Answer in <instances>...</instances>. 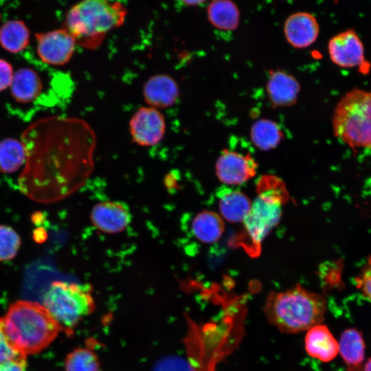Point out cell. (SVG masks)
Returning <instances> with one entry per match:
<instances>
[{
	"label": "cell",
	"instance_id": "obj_9",
	"mask_svg": "<svg viewBox=\"0 0 371 371\" xmlns=\"http://www.w3.org/2000/svg\"><path fill=\"white\" fill-rule=\"evenodd\" d=\"M37 53L45 63L61 66L72 58L76 42L64 27L35 34Z\"/></svg>",
	"mask_w": 371,
	"mask_h": 371
},
{
	"label": "cell",
	"instance_id": "obj_8",
	"mask_svg": "<svg viewBox=\"0 0 371 371\" xmlns=\"http://www.w3.org/2000/svg\"><path fill=\"white\" fill-rule=\"evenodd\" d=\"M129 133L133 142L144 146H154L164 137L166 124L159 109L147 106L139 108L129 121Z\"/></svg>",
	"mask_w": 371,
	"mask_h": 371
},
{
	"label": "cell",
	"instance_id": "obj_27",
	"mask_svg": "<svg viewBox=\"0 0 371 371\" xmlns=\"http://www.w3.org/2000/svg\"><path fill=\"white\" fill-rule=\"evenodd\" d=\"M153 371H197L186 359L175 356L164 357L154 366Z\"/></svg>",
	"mask_w": 371,
	"mask_h": 371
},
{
	"label": "cell",
	"instance_id": "obj_3",
	"mask_svg": "<svg viewBox=\"0 0 371 371\" xmlns=\"http://www.w3.org/2000/svg\"><path fill=\"white\" fill-rule=\"evenodd\" d=\"M322 295L300 286L282 292H271L264 305L268 322L280 332L299 333L321 324L326 312Z\"/></svg>",
	"mask_w": 371,
	"mask_h": 371
},
{
	"label": "cell",
	"instance_id": "obj_14",
	"mask_svg": "<svg viewBox=\"0 0 371 371\" xmlns=\"http://www.w3.org/2000/svg\"><path fill=\"white\" fill-rule=\"evenodd\" d=\"M319 27L316 18L306 12L291 14L284 24L287 42L295 48H306L317 40Z\"/></svg>",
	"mask_w": 371,
	"mask_h": 371
},
{
	"label": "cell",
	"instance_id": "obj_32",
	"mask_svg": "<svg viewBox=\"0 0 371 371\" xmlns=\"http://www.w3.org/2000/svg\"><path fill=\"white\" fill-rule=\"evenodd\" d=\"M34 233V240L38 243L43 242L47 238L45 231L41 228L36 229Z\"/></svg>",
	"mask_w": 371,
	"mask_h": 371
},
{
	"label": "cell",
	"instance_id": "obj_15",
	"mask_svg": "<svg viewBox=\"0 0 371 371\" xmlns=\"http://www.w3.org/2000/svg\"><path fill=\"white\" fill-rule=\"evenodd\" d=\"M304 342L307 353L323 362L332 361L339 353L338 341L322 324L307 330Z\"/></svg>",
	"mask_w": 371,
	"mask_h": 371
},
{
	"label": "cell",
	"instance_id": "obj_6",
	"mask_svg": "<svg viewBox=\"0 0 371 371\" xmlns=\"http://www.w3.org/2000/svg\"><path fill=\"white\" fill-rule=\"evenodd\" d=\"M258 190V196L243 221L248 243L254 251L260 249L263 239L278 223L288 196L284 183L273 175L262 177Z\"/></svg>",
	"mask_w": 371,
	"mask_h": 371
},
{
	"label": "cell",
	"instance_id": "obj_26",
	"mask_svg": "<svg viewBox=\"0 0 371 371\" xmlns=\"http://www.w3.org/2000/svg\"><path fill=\"white\" fill-rule=\"evenodd\" d=\"M21 246V238L10 226L0 225V262L12 259Z\"/></svg>",
	"mask_w": 371,
	"mask_h": 371
},
{
	"label": "cell",
	"instance_id": "obj_33",
	"mask_svg": "<svg viewBox=\"0 0 371 371\" xmlns=\"http://www.w3.org/2000/svg\"><path fill=\"white\" fill-rule=\"evenodd\" d=\"M183 3L187 5L194 6L202 4L207 0H181Z\"/></svg>",
	"mask_w": 371,
	"mask_h": 371
},
{
	"label": "cell",
	"instance_id": "obj_35",
	"mask_svg": "<svg viewBox=\"0 0 371 371\" xmlns=\"http://www.w3.org/2000/svg\"><path fill=\"white\" fill-rule=\"evenodd\" d=\"M0 19H1V14H0Z\"/></svg>",
	"mask_w": 371,
	"mask_h": 371
},
{
	"label": "cell",
	"instance_id": "obj_13",
	"mask_svg": "<svg viewBox=\"0 0 371 371\" xmlns=\"http://www.w3.org/2000/svg\"><path fill=\"white\" fill-rule=\"evenodd\" d=\"M142 93L148 106L159 110L175 104L179 97V87L171 76L157 74L144 82Z\"/></svg>",
	"mask_w": 371,
	"mask_h": 371
},
{
	"label": "cell",
	"instance_id": "obj_29",
	"mask_svg": "<svg viewBox=\"0 0 371 371\" xmlns=\"http://www.w3.org/2000/svg\"><path fill=\"white\" fill-rule=\"evenodd\" d=\"M23 355L11 344L3 328V317H0V363Z\"/></svg>",
	"mask_w": 371,
	"mask_h": 371
},
{
	"label": "cell",
	"instance_id": "obj_22",
	"mask_svg": "<svg viewBox=\"0 0 371 371\" xmlns=\"http://www.w3.org/2000/svg\"><path fill=\"white\" fill-rule=\"evenodd\" d=\"M30 30L20 20H11L0 29V45L10 53L23 51L30 43Z\"/></svg>",
	"mask_w": 371,
	"mask_h": 371
},
{
	"label": "cell",
	"instance_id": "obj_23",
	"mask_svg": "<svg viewBox=\"0 0 371 371\" xmlns=\"http://www.w3.org/2000/svg\"><path fill=\"white\" fill-rule=\"evenodd\" d=\"M250 135L253 144L262 150L274 148L282 138L279 126L268 119H260L254 122Z\"/></svg>",
	"mask_w": 371,
	"mask_h": 371
},
{
	"label": "cell",
	"instance_id": "obj_17",
	"mask_svg": "<svg viewBox=\"0 0 371 371\" xmlns=\"http://www.w3.org/2000/svg\"><path fill=\"white\" fill-rule=\"evenodd\" d=\"M10 87L12 97L21 104L35 101L43 89L39 74L31 68H22L14 74Z\"/></svg>",
	"mask_w": 371,
	"mask_h": 371
},
{
	"label": "cell",
	"instance_id": "obj_28",
	"mask_svg": "<svg viewBox=\"0 0 371 371\" xmlns=\"http://www.w3.org/2000/svg\"><path fill=\"white\" fill-rule=\"evenodd\" d=\"M356 288L371 302V256H368L354 278Z\"/></svg>",
	"mask_w": 371,
	"mask_h": 371
},
{
	"label": "cell",
	"instance_id": "obj_20",
	"mask_svg": "<svg viewBox=\"0 0 371 371\" xmlns=\"http://www.w3.org/2000/svg\"><path fill=\"white\" fill-rule=\"evenodd\" d=\"M207 15L213 26L226 31L236 30L240 19L239 9L232 0H213L207 6Z\"/></svg>",
	"mask_w": 371,
	"mask_h": 371
},
{
	"label": "cell",
	"instance_id": "obj_11",
	"mask_svg": "<svg viewBox=\"0 0 371 371\" xmlns=\"http://www.w3.org/2000/svg\"><path fill=\"white\" fill-rule=\"evenodd\" d=\"M218 179L229 186L242 184L255 176L258 164L249 154L229 149L224 150L216 166Z\"/></svg>",
	"mask_w": 371,
	"mask_h": 371
},
{
	"label": "cell",
	"instance_id": "obj_19",
	"mask_svg": "<svg viewBox=\"0 0 371 371\" xmlns=\"http://www.w3.org/2000/svg\"><path fill=\"white\" fill-rule=\"evenodd\" d=\"M193 236L200 242L210 244L218 240L225 230L222 218L212 211L198 213L192 221Z\"/></svg>",
	"mask_w": 371,
	"mask_h": 371
},
{
	"label": "cell",
	"instance_id": "obj_10",
	"mask_svg": "<svg viewBox=\"0 0 371 371\" xmlns=\"http://www.w3.org/2000/svg\"><path fill=\"white\" fill-rule=\"evenodd\" d=\"M328 52L332 62L342 68L368 66L363 45L353 30H347L332 37L328 43Z\"/></svg>",
	"mask_w": 371,
	"mask_h": 371
},
{
	"label": "cell",
	"instance_id": "obj_2",
	"mask_svg": "<svg viewBox=\"0 0 371 371\" xmlns=\"http://www.w3.org/2000/svg\"><path fill=\"white\" fill-rule=\"evenodd\" d=\"M3 328L14 348L24 355L36 354L47 347L63 328L41 304L18 300L10 304Z\"/></svg>",
	"mask_w": 371,
	"mask_h": 371
},
{
	"label": "cell",
	"instance_id": "obj_1",
	"mask_svg": "<svg viewBox=\"0 0 371 371\" xmlns=\"http://www.w3.org/2000/svg\"><path fill=\"white\" fill-rule=\"evenodd\" d=\"M21 141L26 159L18 183L34 201L62 199L83 185L93 171L96 135L82 119H40L23 132Z\"/></svg>",
	"mask_w": 371,
	"mask_h": 371
},
{
	"label": "cell",
	"instance_id": "obj_24",
	"mask_svg": "<svg viewBox=\"0 0 371 371\" xmlns=\"http://www.w3.org/2000/svg\"><path fill=\"white\" fill-rule=\"evenodd\" d=\"M25 151L21 141L7 138L0 142V172L12 173L25 162Z\"/></svg>",
	"mask_w": 371,
	"mask_h": 371
},
{
	"label": "cell",
	"instance_id": "obj_18",
	"mask_svg": "<svg viewBox=\"0 0 371 371\" xmlns=\"http://www.w3.org/2000/svg\"><path fill=\"white\" fill-rule=\"evenodd\" d=\"M221 216L232 223L243 222L247 215L251 203L241 191L228 187L220 189L217 193Z\"/></svg>",
	"mask_w": 371,
	"mask_h": 371
},
{
	"label": "cell",
	"instance_id": "obj_12",
	"mask_svg": "<svg viewBox=\"0 0 371 371\" xmlns=\"http://www.w3.org/2000/svg\"><path fill=\"white\" fill-rule=\"evenodd\" d=\"M90 219L93 225L100 232L116 234L129 225L132 215L125 203L108 201L100 202L93 207Z\"/></svg>",
	"mask_w": 371,
	"mask_h": 371
},
{
	"label": "cell",
	"instance_id": "obj_34",
	"mask_svg": "<svg viewBox=\"0 0 371 371\" xmlns=\"http://www.w3.org/2000/svg\"><path fill=\"white\" fill-rule=\"evenodd\" d=\"M363 371H371V357L365 363Z\"/></svg>",
	"mask_w": 371,
	"mask_h": 371
},
{
	"label": "cell",
	"instance_id": "obj_25",
	"mask_svg": "<svg viewBox=\"0 0 371 371\" xmlns=\"http://www.w3.org/2000/svg\"><path fill=\"white\" fill-rule=\"evenodd\" d=\"M100 363L96 355L87 348H79L66 357L65 371H99Z\"/></svg>",
	"mask_w": 371,
	"mask_h": 371
},
{
	"label": "cell",
	"instance_id": "obj_31",
	"mask_svg": "<svg viewBox=\"0 0 371 371\" xmlns=\"http://www.w3.org/2000/svg\"><path fill=\"white\" fill-rule=\"evenodd\" d=\"M27 366L26 355L8 359L0 363V371H25Z\"/></svg>",
	"mask_w": 371,
	"mask_h": 371
},
{
	"label": "cell",
	"instance_id": "obj_30",
	"mask_svg": "<svg viewBox=\"0 0 371 371\" xmlns=\"http://www.w3.org/2000/svg\"><path fill=\"white\" fill-rule=\"evenodd\" d=\"M13 76L12 65L5 60L0 58V91L10 86Z\"/></svg>",
	"mask_w": 371,
	"mask_h": 371
},
{
	"label": "cell",
	"instance_id": "obj_7",
	"mask_svg": "<svg viewBox=\"0 0 371 371\" xmlns=\"http://www.w3.org/2000/svg\"><path fill=\"white\" fill-rule=\"evenodd\" d=\"M89 284L54 281L44 295L43 306L69 333L95 308Z\"/></svg>",
	"mask_w": 371,
	"mask_h": 371
},
{
	"label": "cell",
	"instance_id": "obj_16",
	"mask_svg": "<svg viewBox=\"0 0 371 371\" xmlns=\"http://www.w3.org/2000/svg\"><path fill=\"white\" fill-rule=\"evenodd\" d=\"M300 89L296 79L284 71H273L267 84L268 96L275 106H288L295 103Z\"/></svg>",
	"mask_w": 371,
	"mask_h": 371
},
{
	"label": "cell",
	"instance_id": "obj_4",
	"mask_svg": "<svg viewBox=\"0 0 371 371\" xmlns=\"http://www.w3.org/2000/svg\"><path fill=\"white\" fill-rule=\"evenodd\" d=\"M126 9L113 0H82L67 12L63 27L76 44L88 49L98 48L107 33L122 25Z\"/></svg>",
	"mask_w": 371,
	"mask_h": 371
},
{
	"label": "cell",
	"instance_id": "obj_5",
	"mask_svg": "<svg viewBox=\"0 0 371 371\" xmlns=\"http://www.w3.org/2000/svg\"><path fill=\"white\" fill-rule=\"evenodd\" d=\"M332 125L335 136L350 148L371 150V90L346 92L335 108Z\"/></svg>",
	"mask_w": 371,
	"mask_h": 371
},
{
	"label": "cell",
	"instance_id": "obj_21",
	"mask_svg": "<svg viewBox=\"0 0 371 371\" xmlns=\"http://www.w3.org/2000/svg\"><path fill=\"white\" fill-rule=\"evenodd\" d=\"M339 352L350 367L361 366L365 357V343L362 334L356 328L346 329L341 335Z\"/></svg>",
	"mask_w": 371,
	"mask_h": 371
}]
</instances>
